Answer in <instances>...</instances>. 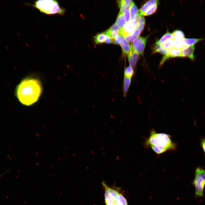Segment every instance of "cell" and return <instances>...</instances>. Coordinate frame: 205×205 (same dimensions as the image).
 I'll list each match as a JSON object with an SVG mask.
<instances>
[{"mask_svg":"<svg viewBox=\"0 0 205 205\" xmlns=\"http://www.w3.org/2000/svg\"><path fill=\"white\" fill-rule=\"evenodd\" d=\"M181 50L173 48L168 50L167 54L165 55L162 58L160 64L161 66L164 63L165 61L170 58L180 57Z\"/></svg>","mask_w":205,"mask_h":205,"instance_id":"9","label":"cell"},{"mask_svg":"<svg viewBox=\"0 0 205 205\" xmlns=\"http://www.w3.org/2000/svg\"><path fill=\"white\" fill-rule=\"evenodd\" d=\"M169 38H173L172 34L168 32L164 34L159 40L157 41L155 44L160 45L166 40Z\"/></svg>","mask_w":205,"mask_h":205,"instance_id":"22","label":"cell"},{"mask_svg":"<svg viewBox=\"0 0 205 205\" xmlns=\"http://www.w3.org/2000/svg\"><path fill=\"white\" fill-rule=\"evenodd\" d=\"M6 173H7V172H5L4 173H3L1 174V175H0V178Z\"/></svg>","mask_w":205,"mask_h":205,"instance_id":"35","label":"cell"},{"mask_svg":"<svg viewBox=\"0 0 205 205\" xmlns=\"http://www.w3.org/2000/svg\"><path fill=\"white\" fill-rule=\"evenodd\" d=\"M204 39V38H184L182 39V40L185 46H188L193 45H194V44L200 41L203 40Z\"/></svg>","mask_w":205,"mask_h":205,"instance_id":"18","label":"cell"},{"mask_svg":"<svg viewBox=\"0 0 205 205\" xmlns=\"http://www.w3.org/2000/svg\"><path fill=\"white\" fill-rule=\"evenodd\" d=\"M130 46L131 50L128 55V59L130 66L134 69L136 65L139 54L133 49L131 45Z\"/></svg>","mask_w":205,"mask_h":205,"instance_id":"10","label":"cell"},{"mask_svg":"<svg viewBox=\"0 0 205 205\" xmlns=\"http://www.w3.org/2000/svg\"><path fill=\"white\" fill-rule=\"evenodd\" d=\"M147 38V37H138L131 44L133 49L139 54L143 55Z\"/></svg>","mask_w":205,"mask_h":205,"instance_id":"5","label":"cell"},{"mask_svg":"<svg viewBox=\"0 0 205 205\" xmlns=\"http://www.w3.org/2000/svg\"><path fill=\"white\" fill-rule=\"evenodd\" d=\"M158 3H156L152 6L147 10L142 15V16H148L154 13L157 10Z\"/></svg>","mask_w":205,"mask_h":205,"instance_id":"27","label":"cell"},{"mask_svg":"<svg viewBox=\"0 0 205 205\" xmlns=\"http://www.w3.org/2000/svg\"><path fill=\"white\" fill-rule=\"evenodd\" d=\"M168 50L162 48L160 45L155 44L153 48V53H159L165 55L168 53Z\"/></svg>","mask_w":205,"mask_h":205,"instance_id":"21","label":"cell"},{"mask_svg":"<svg viewBox=\"0 0 205 205\" xmlns=\"http://www.w3.org/2000/svg\"><path fill=\"white\" fill-rule=\"evenodd\" d=\"M134 69L130 66H129L125 68L124 71V76L132 78L134 75Z\"/></svg>","mask_w":205,"mask_h":205,"instance_id":"24","label":"cell"},{"mask_svg":"<svg viewBox=\"0 0 205 205\" xmlns=\"http://www.w3.org/2000/svg\"><path fill=\"white\" fill-rule=\"evenodd\" d=\"M112 205H115V203H114Z\"/></svg>","mask_w":205,"mask_h":205,"instance_id":"36","label":"cell"},{"mask_svg":"<svg viewBox=\"0 0 205 205\" xmlns=\"http://www.w3.org/2000/svg\"><path fill=\"white\" fill-rule=\"evenodd\" d=\"M104 32L107 36L112 38H115L119 34L120 30L115 23Z\"/></svg>","mask_w":205,"mask_h":205,"instance_id":"11","label":"cell"},{"mask_svg":"<svg viewBox=\"0 0 205 205\" xmlns=\"http://www.w3.org/2000/svg\"><path fill=\"white\" fill-rule=\"evenodd\" d=\"M107 36L105 32L97 34L94 37V41L96 44L105 42Z\"/></svg>","mask_w":205,"mask_h":205,"instance_id":"19","label":"cell"},{"mask_svg":"<svg viewBox=\"0 0 205 205\" xmlns=\"http://www.w3.org/2000/svg\"><path fill=\"white\" fill-rule=\"evenodd\" d=\"M145 24V19L144 17L140 16L138 22L137 28L139 29L141 32L143 31Z\"/></svg>","mask_w":205,"mask_h":205,"instance_id":"28","label":"cell"},{"mask_svg":"<svg viewBox=\"0 0 205 205\" xmlns=\"http://www.w3.org/2000/svg\"><path fill=\"white\" fill-rule=\"evenodd\" d=\"M102 184L105 189L107 190L109 195L113 199L114 202L118 201L119 199V194L118 192L109 187L104 182L102 183Z\"/></svg>","mask_w":205,"mask_h":205,"instance_id":"12","label":"cell"},{"mask_svg":"<svg viewBox=\"0 0 205 205\" xmlns=\"http://www.w3.org/2000/svg\"><path fill=\"white\" fill-rule=\"evenodd\" d=\"M141 32L140 30L137 28L133 33L125 37L126 39L128 42L131 43L138 37Z\"/></svg>","mask_w":205,"mask_h":205,"instance_id":"20","label":"cell"},{"mask_svg":"<svg viewBox=\"0 0 205 205\" xmlns=\"http://www.w3.org/2000/svg\"><path fill=\"white\" fill-rule=\"evenodd\" d=\"M200 144L205 155V137L201 138Z\"/></svg>","mask_w":205,"mask_h":205,"instance_id":"32","label":"cell"},{"mask_svg":"<svg viewBox=\"0 0 205 205\" xmlns=\"http://www.w3.org/2000/svg\"><path fill=\"white\" fill-rule=\"evenodd\" d=\"M123 13L125 18L126 22L127 23L131 19L129 9L125 10Z\"/></svg>","mask_w":205,"mask_h":205,"instance_id":"31","label":"cell"},{"mask_svg":"<svg viewBox=\"0 0 205 205\" xmlns=\"http://www.w3.org/2000/svg\"><path fill=\"white\" fill-rule=\"evenodd\" d=\"M172 34L173 39H180L182 40L184 38V33L182 31L177 30L174 31Z\"/></svg>","mask_w":205,"mask_h":205,"instance_id":"26","label":"cell"},{"mask_svg":"<svg viewBox=\"0 0 205 205\" xmlns=\"http://www.w3.org/2000/svg\"><path fill=\"white\" fill-rule=\"evenodd\" d=\"M104 197L106 205H112L115 203L113 199L109 195L107 192H105Z\"/></svg>","mask_w":205,"mask_h":205,"instance_id":"29","label":"cell"},{"mask_svg":"<svg viewBox=\"0 0 205 205\" xmlns=\"http://www.w3.org/2000/svg\"><path fill=\"white\" fill-rule=\"evenodd\" d=\"M27 5L38 9L40 12L48 15L58 14L64 15L65 9L62 7L58 1L55 0H38L33 4L25 3Z\"/></svg>","mask_w":205,"mask_h":205,"instance_id":"3","label":"cell"},{"mask_svg":"<svg viewBox=\"0 0 205 205\" xmlns=\"http://www.w3.org/2000/svg\"><path fill=\"white\" fill-rule=\"evenodd\" d=\"M138 22L134 19H131L125 25L120 31L119 34L124 37L133 33L137 29Z\"/></svg>","mask_w":205,"mask_h":205,"instance_id":"6","label":"cell"},{"mask_svg":"<svg viewBox=\"0 0 205 205\" xmlns=\"http://www.w3.org/2000/svg\"><path fill=\"white\" fill-rule=\"evenodd\" d=\"M129 9L131 19H134L136 16L139 14V10L133 1L131 3Z\"/></svg>","mask_w":205,"mask_h":205,"instance_id":"17","label":"cell"},{"mask_svg":"<svg viewBox=\"0 0 205 205\" xmlns=\"http://www.w3.org/2000/svg\"><path fill=\"white\" fill-rule=\"evenodd\" d=\"M118 201L121 205H128L126 199L121 194H119Z\"/></svg>","mask_w":205,"mask_h":205,"instance_id":"30","label":"cell"},{"mask_svg":"<svg viewBox=\"0 0 205 205\" xmlns=\"http://www.w3.org/2000/svg\"><path fill=\"white\" fill-rule=\"evenodd\" d=\"M126 22L124 13L120 11L117 17L116 22L119 29L120 31L125 26Z\"/></svg>","mask_w":205,"mask_h":205,"instance_id":"13","label":"cell"},{"mask_svg":"<svg viewBox=\"0 0 205 205\" xmlns=\"http://www.w3.org/2000/svg\"><path fill=\"white\" fill-rule=\"evenodd\" d=\"M173 39H168L161 44V46L163 48L169 50L173 48Z\"/></svg>","mask_w":205,"mask_h":205,"instance_id":"25","label":"cell"},{"mask_svg":"<svg viewBox=\"0 0 205 205\" xmlns=\"http://www.w3.org/2000/svg\"><path fill=\"white\" fill-rule=\"evenodd\" d=\"M42 91L40 81L36 79L27 78L22 80L16 88V96L22 104L29 106L38 99Z\"/></svg>","mask_w":205,"mask_h":205,"instance_id":"1","label":"cell"},{"mask_svg":"<svg viewBox=\"0 0 205 205\" xmlns=\"http://www.w3.org/2000/svg\"><path fill=\"white\" fill-rule=\"evenodd\" d=\"M131 81V78L124 76L123 83V95L125 97L128 93Z\"/></svg>","mask_w":205,"mask_h":205,"instance_id":"15","label":"cell"},{"mask_svg":"<svg viewBox=\"0 0 205 205\" xmlns=\"http://www.w3.org/2000/svg\"><path fill=\"white\" fill-rule=\"evenodd\" d=\"M119 43L125 56H128L131 50V47L128 42L123 36L119 34Z\"/></svg>","mask_w":205,"mask_h":205,"instance_id":"7","label":"cell"},{"mask_svg":"<svg viewBox=\"0 0 205 205\" xmlns=\"http://www.w3.org/2000/svg\"><path fill=\"white\" fill-rule=\"evenodd\" d=\"M115 205H121L119 202L118 201V200L116 202H115Z\"/></svg>","mask_w":205,"mask_h":205,"instance_id":"34","label":"cell"},{"mask_svg":"<svg viewBox=\"0 0 205 205\" xmlns=\"http://www.w3.org/2000/svg\"><path fill=\"white\" fill-rule=\"evenodd\" d=\"M171 138V135L157 132L152 128L149 136L144 141L143 145L145 148L150 147L158 155L167 151H175L177 149V144Z\"/></svg>","mask_w":205,"mask_h":205,"instance_id":"2","label":"cell"},{"mask_svg":"<svg viewBox=\"0 0 205 205\" xmlns=\"http://www.w3.org/2000/svg\"><path fill=\"white\" fill-rule=\"evenodd\" d=\"M185 46L184 43L182 40L180 39H173V48L181 50Z\"/></svg>","mask_w":205,"mask_h":205,"instance_id":"23","label":"cell"},{"mask_svg":"<svg viewBox=\"0 0 205 205\" xmlns=\"http://www.w3.org/2000/svg\"><path fill=\"white\" fill-rule=\"evenodd\" d=\"M192 184L195 188L196 197H203L205 186V168L198 167L196 168L195 171L194 178Z\"/></svg>","mask_w":205,"mask_h":205,"instance_id":"4","label":"cell"},{"mask_svg":"<svg viewBox=\"0 0 205 205\" xmlns=\"http://www.w3.org/2000/svg\"><path fill=\"white\" fill-rule=\"evenodd\" d=\"M115 38H112L107 36L105 42L107 43L114 44Z\"/></svg>","mask_w":205,"mask_h":205,"instance_id":"33","label":"cell"},{"mask_svg":"<svg viewBox=\"0 0 205 205\" xmlns=\"http://www.w3.org/2000/svg\"><path fill=\"white\" fill-rule=\"evenodd\" d=\"M195 49L194 45L188 46H185L181 50L180 57L189 58L191 60H193L194 57V52Z\"/></svg>","mask_w":205,"mask_h":205,"instance_id":"8","label":"cell"},{"mask_svg":"<svg viewBox=\"0 0 205 205\" xmlns=\"http://www.w3.org/2000/svg\"><path fill=\"white\" fill-rule=\"evenodd\" d=\"M158 1L156 0H150L148 1L143 5L139 10V15L142 16L144 13L152 6L156 3H158Z\"/></svg>","mask_w":205,"mask_h":205,"instance_id":"14","label":"cell"},{"mask_svg":"<svg viewBox=\"0 0 205 205\" xmlns=\"http://www.w3.org/2000/svg\"><path fill=\"white\" fill-rule=\"evenodd\" d=\"M132 1L131 0H121L118 1V7L120 11L124 12V11L129 9L130 6Z\"/></svg>","mask_w":205,"mask_h":205,"instance_id":"16","label":"cell"}]
</instances>
